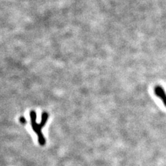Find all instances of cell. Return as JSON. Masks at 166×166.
Returning a JSON list of instances; mask_svg holds the SVG:
<instances>
[{
	"mask_svg": "<svg viewBox=\"0 0 166 166\" xmlns=\"http://www.w3.org/2000/svg\"><path fill=\"white\" fill-rule=\"evenodd\" d=\"M20 122H21V123H22V124H26V119H25L24 117L22 116L21 118H20Z\"/></svg>",
	"mask_w": 166,
	"mask_h": 166,
	"instance_id": "3957f363",
	"label": "cell"
},
{
	"mask_svg": "<svg viewBox=\"0 0 166 166\" xmlns=\"http://www.w3.org/2000/svg\"><path fill=\"white\" fill-rule=\"evenodd\" d=\"M31 116V123L32 128L34 130V131L36 133L38 137V142H39L40 145L42 146L46 144V139H45L44 135L42 132V129L43 127L45 126L47 124V120L49 119V114L47 112H44L42 115V120L40 123H38L36 121V119H37V114H36L35 111H31L30 113Z\"/></svg>",
	"mask_w": 166,
	"mask_h": 166,
	"instance_id": "6da1fadb",
	"label": "cell"
},
{
	"mask_svg": "<svg viewBox=\"0 0 166 166\" xmlns=\"http://www.w3.org/2000/svg\"><path fill=\"white\" fill-rule=\"evenodd\" d=\"M154 93H155L156 96L160 98L162 100L165 106L166 107V94L164 90H163V89L161 87L158 86V87H156L154 89Z\"/></svg>",
	"mask_w": 166,
	"mask_h": 166,
	"instance_id": "7a4b0ae2",
	"label": "cell"
}]
</instances>
